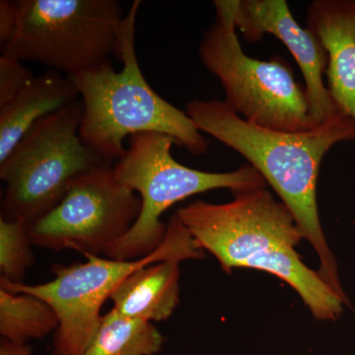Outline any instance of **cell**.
<instances>
[{"label": "cell", "instance_id": "obj_2", "mask_svg": "<svg viewBox=\"0 0 355 355\" xmlns=\"http://www.w3.org/2000/svg\"><path fill=\"white\" fill-rule=\"evenodd\" d=\"M176 216L198 249L216 257L225 272L250 268L272 273L297 292L316 319L340 316L347 301L301 260L295 251L303 239L297 224L266 189L220 205L196 200Z\"/></svg>", "mask_w": 355, "mask_h": 355}, {"label": "cell", "instance_id": "obj_7", "mask_svg": "<svg viewBox=\"0 0 355 355\" xmlns=\"http://www.w3.org/2000/svg\"><path fill=\"white\" fill-rule=\"evenodd\" d=\"M17 28L1 55L72 76L120 53L123 18L116 0H15Z\"/></svg>", "mask_w": 355, "mask_h": 355}, {"label": "cell", "instance_id": "obj_10", "mask_svg": "<svg viewBox=\"0 0 355 355\" xmlns=\"http://www.w3.org/2000/svg\"><path fill=\"white\" fill-rule=\"evenodd\" d=\"M235 23L248 42L256 43L270 34L288 49L304 77L311 116L317 125L340 113L324 83L326 49L314 33L296 22L286 0H238Z\"/></svg>", "mask_w": 355, "mask_h": 355}, {"label": "cell", "instance_id": "obj_15", "mask_svg": "<svg viewBox=\"0 0 355 355\" xmlns=\"http://www.w3.org/2000/svg\"><path fill=\"white\" fill-rule=\"evenodd\" d=\"M60 320L46 301L28 293L0 288V335L12 343L44 338L57 331Z\"/></svg>", "mask_w": 355, "mask_h": 355}, {"label": "cell", "instance_id": "obj_16", "mask_svg": "<svg viewBox=\"0 0 355 355\" xmlns=\"http://www.w3.org/2000/svg\"><path fill=\"white\" fill-rule=\"evenodd\" d=\"M32 245L27 223L0 217V280L22 282L27 270L35 263Z\"/></svg>", "mask_w": 355, "mask_h": 355}, {"label": "cell", "instance_id": "obj_14", "mask_svg": "<svg viewBox=\"0 0 355 355\" xmlns=\"http://www.w3.org/2000/svg\"><path fill=\"white\" fill-rule=\"evenodd\" d=\"M165 338L153 323L121 316L112 309L103 315L92 342L83 355H155Z\"/></svg>", "mask_w": 355, "mask_h": 355}, {"label": "cell", "instance_id": "obj_8", "mask_svg": "<svg viewBox=\"0 0 355 355\" xmlns=\"http://www.w3.org/2000/svg\"><path fill=\"white\" fill-rule=\"evenodd\" d=\"M203 256L190 233L175 214L167 225L160 247L135 261L103 259L84 254L86 263L51 266L53 279L44 284H11L0 280V288L41 298L57 313L60 324L53 343V355H83L97 333L105 301L135 270L168 259H200Z\"/></svg>", "mask_w": 355, "mask_h": 355}, {"label": "cell", "instance_id": "obj_9", "mask_svg": "<svg viewBox=\"0 0 355 355\" xmlns=\"http://www.w3.org/2000/svg\"><path fill=\"white\" fill-rule=\"evenodd\" d=\"M141 200L116 179L111 165L78 178L60 203L27 224L34 246L83 254L106 253L139 218Z\"/></svg>", "mask_w": 355, "mask_h": 355}, {"label": "cell", "instance_id": "obj_5", "mask_svg": "<svg viewBox=\"0 0 355 355\" xmlns=\"http://www.w3.org/2000/svg\"><path fill=\"white\" fill-rule=\"evenodd\" d=\"M238 0H216V21L203 34L200 62L220 81L224 102L249 123L279 132H306L318 125L306 89L282 58L248 57L236 34Z\"/></svg>", "mask_w": 355, "mask_h": 355}, {"label": "cell", "instance_id": "obj_18", "mask_svg": "<svg viewBox=\"0 0 355 355\" xmlns=\"http://www.w3.org/2000/svg\"><path fill=\"white\" fill-rule=\"evenodd\" d=\"M18 13L15 2L10 0L0 1V46L6 44L17 28Z\"/></svg>", "mask_w": 355, "mask_h": 355}, {"label": "cell", "instance_id": "obj_12", "mask_svg": "<svg viewBox=\"0 0 355 355\" xmlns=\"http://www.w3.org/2000/svg\"><path fill=\"white\" fill-rule=\"evenodd\" d=\"M78 99L71 76L51 69L35 76L13 101L0 106V163L40 121Z\"/></svg>", "mask_w": 355, "mask_h": 355}, {"label": "cell", "instance_id": "obj_3", "mask_svg": "<svg viewBox=\"0 0 355 355\" xmlns=\"http://www.w3.org/2000/svg\"><path fill=\"white\" fill-rule=\"evenodd\" d=\"M140 3L133 1L121 26L123 69L116 71L109 60L71 76L83 104L80 139L111 162L127 153L125 137L144 132L165 133L193 155H205L209 142L187 113L151 88L140 69L135 41Z\"/></svg>", "mask_w": 355, "mask_h": 355}, {"label": "cell", "instance_id": "obj_11", "mask_svg": "<svg viewBox=\"0 0 355 355\" xmlns=\"http://www.w3.org/2000/svg\"><path fill=\"white\" fill-rule=\"evenodd\" d=\"M307 28L328 53L327 88L334 104L355 121V0H314Z\"/></svg>", "mask_w": 355, "mask_h": 355}, {"label": "cell", "instance_id": "obj_4", "mask_svg": "<svg viewBox=\"0 0 355 355\" xmlns=\"http://www.w3.org/2000/svg\"><path fill=\"white\" fill-rule=\"evenodd\" d=\"M175 144L174 137L160 132L130 137L127 153L113 170L121 184L139 196L141 209L127 234L107 250V258L135 261L155 252L167 233L161 216L184 198L216 189H229L235 195L265 189V179L249 164L226 173L200 171L180 164L172 155Z\"/></svg>", "mask_w": 355, "mask_h": 355}, {"label": "cell", "instance_id": "obj_6", "mask_svg": "<svg viewBox=\"0 0 355 355\" xmlns=\"http://www.w3.org/2000/svg\"><path fill=\"white\" fill-rule=\"evenodd\" d=\"M81 99L40 121L0 163L2 218L29 224L55 209L86 173L111 165L80 139Z\"/></svg>", "mask_w": 355, "mask_h": 355}, {"label": "cell", "instance_id": "obj_13", "mask_svg": "<svg viewBox=\"0 0 355 355\" xmlns=\"http://www.w3.org/2000/svg\"><path fill=\"white\" fill-rule=\"evenodd\" d=\"M180 259H168L135 270L111 295L113 309L140 321L169 319L180 302Z\"/></svg>", "mask_w": 355, "mask_h": 355}, {"label": "cell", "instance_id": "obj_17", "mask_svg": "<svg viewBox=\"0 0 355 355\" xmlns=\"http://www.w3.org/2000/svg\"><path fill=\"white\" fill-rule=\"evenodd\" d=\"M35 76L20 60L0 57V106L13 101Z\"/></svg>", "mask_w": 355, "mask_h": 355}, {"label": "cell", "instance_id": "obj_1", "mask_svg": "<svg viewBox=\"0 0 355 355\" xmlns=\"http://www.w3.org/2000/svg\"><path fill=\"white\" fill-rule=\"evenodd\" d=\"M186 113L200 132L237 151L270 184L291 211L303 239L316 251L318 273L347 299L320 221L317 182L329 150L340 142L355 140L354 119L338 113L313 130L289 132L249 123L219 100H193Z\"/></svg>", "mask_w": 355, "mask_h": 355}, {"label": "cell", "instance_id": "obj_19", "mask_svg": "<svg viewBox=\"0 0 355 355\" xmlns=\"http://www.w3.org/2000/svg\"><path fill=\"white\" fill-rule=\"evenodd\" d=\"M0 355H33L31 349L26 343H12L1 338Z\"/></svg>", "mask_w": 355, "mask_h": 355}]
</instances>
